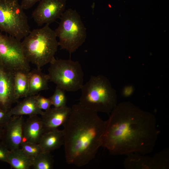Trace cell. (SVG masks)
Masks as SVG:
<instances>
[{
  "label": "cell",
  "mask_w": 169,
  "mask_h": 169,
  "mask_svg": "<svg viewBox=\"0 0 169 169\" xmlns=\"http://www.w3.org/2000/svg\"><path fill=\"white\" fill-rule=\"evenodd\" d=\"M110 114L102 147L114 156L153 151L159 133L153 114L129 101L117 104Z\"/></svg>",
  "instance_id": "obj_1"
},
{
  "label": "cell",
  "mask_w": 169,
  "mask_h": 169,
  "mask_svg": "<svg viewBox=\"0 0 169 169\" xmlns=\"http://www.w3.org/2000/svg\"><path fill=\"white\" fill-rule=\"evenodd\" d=\"M105 124L97 113L79 103L72 106L62 130L67 164L81 167L95 158L102 146Z\"/></svg>",
  "instance_id": "obj_2"
},
{
  "label": "cell",
  "mask_w": 169,
  "mask_h": 169,
  "mask_svg": "<svg viewBox=\"0 0 169 169\" xmlns=\"http://www.w3.org/2000/svg\"><path fill=\"white\" fill-rule=\"evenodd\" d=\"M49 25L46 24L41 28L33 29L21 42L26 59L38 69L55 58L59 46L55 31Z\"/></svg>",
  "instance_id": "obj_3"
},
{
  "label": "cell",
  "mask_w": 169,
  "mask_h": 169,
  "mask_svg": "<svg viewBox=\"0 0 169 169\" xmlns=\"http://www.w3.org/2000/svg\"><path fill=\"white\" fill-rule=\"evenodd\" d=\"M80 90L79 104L93 111L109 114L117 104L115 90L103 75L91 76Z\"/></svg>",
  "instance_id": "obj_4"
},
{
  "label": "cell",
  "mask_w": 169,
  "mask_h": 169,
  "mask_svg": "<svg viewBox=\"0 0 169 169\" xmlns=\"http://www.w3.org/2000/svg\"><path fill=\"white\" fill-rule=\"evenodd\" d=\"M58 27L54 31L61 49L70 53L75 52L85 42L86 28L80 16L75 10L69 8L61 15Z\"/></svg>",
  "instance_id": "obj_5"
},
{
  "label": "cell",
  "mask_w": 169,
  "mask_h": 169,
  "mask_svg": "<svg viewBox=\"0 0 169 169\" xmlns=\"http://www.w3.org/2000/svg\"><path fill=\"white\" fill-rule=\"evenodd\" d=\"M50 64L47 74L49 81L64 91L80 90L84 84V74L79 62L54 58Z\"/></svg>",
  "instance_id": "obj_6"
},
{
  "label": "cell",
  "mask_w": 169,
  "mask_h": 169,
  "mask_svg": "<svg viewBox=\"0 0 169 169\" xmlns=\"http://www.w3.org/2000/svg\"><path fill=\"white\" fill-rule=\"evenodd\" d=\"M18 0H0V31L21 40L30 32L28 17Z\"/></svg>",
  "instance_id": "obj_7"
},
{
  "label": "cell",
  "mask_w": 169,
  "mask_h": 169,
  "mask_svg": "<svg viewBox=\"0 0 169 169\" xmlns=\"http://www.w3.org/2000/svg\"><path fill=\"white\" fill-rule=\"evenodd\" d=\"M0 66L13 72L30 70L29 63L24 55L21 40L0 32Z\"/></svg>",
  "instance_id": "obj_8"
},
{
  "label": "cell",
  "mask_w": 169,
  "mask_h": 169,
  "mask_svg": "<svg viewBox=\"0 0 169 169\" xmlns=\"http://www.w3.org/2000/svg\"><path fill=\"white\" fill-rule=\"evenodd\" d=\"M124 162L128 169H166L169 167V155L167 149L152 156L138 153L127 155Z\"/></svg>",
  "instance_id": "obj_9"
},
{
  "label": "cell",
  "mask_w": 169,
  "mask_h": 169,
  "mask_svg": "<svg viewBox=\"0 0 169 169\" xmlns=\"http://www.w3.org/2000/svg\"><path fill=\"white\" fill-rule=\"evenodd\" d=\"M65 0H41L32 13L38 25L49 24L60 18L66 7Z\"/></svg>",
  "instance_id": "obj_10"
},
{
  "label": "cell",
  "mask_w": 169,
  "mask_h": 169,
  "mask_svg": "<svg viewBox=\"0 0 169 169\" xmlns=\"http://www.w3.org/2000/svg\"><path fill=\"white\" fill-rule=\"evenodd\" d=\"M24 120L23 115H13L3 128L1 140L11 151L20 148Z\"/></svg>",
  "instance_id": "obj_11"
},
{
  "label": "cell",
  "mask_w": 169,
  "mask_h": 169,
  "mask_svg": "<svg viewBox=\"0 0 169 169\" xmlns=\"http://www.w3.org/2000/svg\"><path fill=\"white\" fill-rule=\"evenodd\" d=\"M17 101L15 95L13 71L0 66V109L9 111Z\"/></svg>",
  "instance_id": "obj_12"
},
{
  "label": "cell",
  "mask_w": 169,
  "mask_h": 169,
  "mask_svg": "<svg viewBox=\"0 0 169 169\" xmlns=\"http://www.w3.org/2000/svg\"><path fill=\"white\" fill-rule=\"evenodd\" d=\"M71 108L67 106L60 107L50 108L44 111L41 115L44 132L58 129L63 125L69 118Z\"/></svg>",
  "instance_id": "obj_13"
},
{
  "label": "cell",
  "mask_w": 169,
  "mask_h": 169,
  "mask_svg": "<svg viewBox=\"0 0 169 169\" xmlns=\"http://www.w3.org/2000/svg\"><path fill=\"white\" fill-rule=\"evenodd\" d=\"M44 132L41 118L38 115L29 116L24 120L23 128L24 141L38 143Z\"/></svg>",
  "instance_id": "obj_14"
},
{
  "label": "cell",
  "mask_w": 169,
  "mask_h": 169,
  "mask_svg": "<svg viewBox=\"0 0 169 169\" xmlns=\"http://www.w3.org/2000/svg\"><path fill=\"white\" fill-rule=\"evenodd\" d=\"M64 143L63 131L58 129L45 132L38 143L43 151L48 153L59 148Z\"/></svg>",
  "instance_id": "obj_15"
},
{
  "label": "cell",
  "mask_w": 169,
  "mask_h": 169,
  "mask_svg": "<svg viewBox=\"0 0 169 169\" xmlns=\"http://www.w3.org/2000/svg\"><path fill=\"white\" fill-rule=\"evenodd\" d=\"M9 111L13 115H41L43 111L37 105L35 95L27 96L12 108Z\"/></svg>",
  "instance_id": "obj_16"
},
{
  "label": "cell",
  "mask_w": 169,
  "mask_h": 169,
  "mask_svg": "<svg viewBox=\"0 0 169 169\" xmlns=\"http://www.w3.org/2000/svg\"><path fill=\"white\" fill-rule=\"evenodd\" d=\"M49 80L48 74L43 73L41 69L36 68L30 71L27 96L35 95L41 91L48 89Z\"/></svg>",
  "instance_id": "obj_17"
},
{
  "label": "cell",
  "mask_w": 169,
  "mask_h": 169,
  "mask_svg": "<svg viewBox=\"0 0 169 169\" xmlns=\"http://www.w3.org/2000/svg\"><path fill=\"white\" fill-rule=\"evenodd\" d=\"M29 71L18 70L13 72L15 95L17 101L20 98L27 96Z\"/></svg>",
  "instance_id": "obj_18"
},
{
  "label": "cell",
  "mask_w": 169,
  "mask_h": 169,
  "mask_svg": "<svg viewBox=\"0 0 169 169\" xmlns=\"http://www.w3.org/2000/svg\"><path fill=\"white\" fill-rule=\"evenodd\" d=\"M33 159L20 148L10 151L8 157V163L14 169H29L32 167Z\"/></svg>",
  "instance_id": "obj_19"
},
{
  "label": "cell",
  "mask_w": 169,
  "mask_h": 169,
  "mask_svg": "<svg viewBox=\"0 0 169 169\" xmlns=\"http://www.w3.org/2000/svg\"><path fill=\"white\" fill-rule=\"evenodd\" d=\"M54 163L50 153L42 152L33 158L32 167L34 169H52Z\"/></svg>",
  "instance_id": "obj_20"
},
{
  "label": "cell",
  "mask_w": 169,
  "mask_h": 169,
  "mask_svg": "<svg viewBox=\"0 0 169 169\" xmlns=\"http://www.w3.org/2000/svg\"><path fill=\"white\" fill-rule=\"evenodd\" d=\"M49 98L52 105L54 107L60 108L67 106V99L64 90L57 86Z\"/></svg>",
  "instance_id": "obj_21"
},
{
  "label": "cell",
  "mask_w": 169,
  "mask_h": 169,
  "mask_svg": "<svg viewBox=\"0 0 169 169\" xmlns=\"http://www.w3.org/2000/svg\"><path fill=\"white\" fill-rule=\"evenodd\" d=\"M20 148L28 156L33 158L43 151L38 143L23 141Z\"/></svg>",
  "instance_id": "obj_22"
},
{
  "label": "cell",
  "mask_w": 169,
  "mask_h": 169,
  "mask_svg": "<svg viewBox=\"0 0 169 169\" xmlns=\"http://www.w3.org/2000/svg\"><path fill=\"white\" fill-rule=\"evenodd\" d=\"M35 98L38 106L42 110L46 111L51 108L52 105L49 98L38 95H35Z\"/></svg>",
  "instance_id": "obj_23"
},
{
  "label": "cell",
  "mask_w": 169,
  "mask_h": 169,
  "mask_svg": "<svg viewBox=\"0 0 169 169\" xmlns=\"http://www.w3.org/2000/svg\"><path fill=\"white\" fill-rule=\"evenodd\" d=\"M12 116L9 110L6 111L0 109V127L4 128Z\"/></svg>",
  "instance_id": "obj_24"
},
{
  "label": "cell",
  "mask_w": 169,
  "mask_h": 169,
  "mask_svg": "<svg viewBox=\"0 0 169 169\" xmlns=\"http://www.w3.org/2000/svg\"><path fill=\"white\" fill-rule=\"evenodd\" d=\"M10 151L2 141H0V161L8 163Z\"/></svg>",
  "instance_id": "obj_25"
},
{
  "label": "cell",
  "mask_w": 169,
  "mask_h": 169,
  "mask_svg": "<svg viewBox=\"0 0 169 169\" xmlns=\"http://www.w3.org/2000/svg\"><path fill=\"white\" fill-rule=\"evenodd\" d=\"M41 0H21V5L23 9L32 7L36 3Z\"/></svg>",
  "instance_id": "obj_26"
},
{
  "label": "cell",
  "mask_w": 169,
  "mask_h": 169,
  "mask_svg": "<svg viewBox=\"0 0 169 169\" xmlns=\"http://www.w3.org/2000/svg\"><path fill=\"white\" fill-rule=\"evenodd\" d=\"M133 89L131 86H127L124 89L123 94L125 96H128L132 94L133 92Z\"/></svg>",
  "instance_id": "obj_27"
},
{
  "label": "cell",
  "mask_w": 169,
  "mask_h": 169,
  "mask_svg": "<svg viewBox=\"0 0 169 169\" xmlns=\"http://www.w3.org/2000/svg\"><path fill=\"white\" fill-rule=\"evenodd\" d=\"M3 132V128L0 127V141L1 140Z\"/></svg>",
  "instance_id": "obj_28"
}]
</instances>
